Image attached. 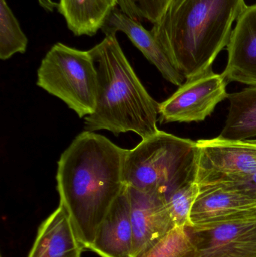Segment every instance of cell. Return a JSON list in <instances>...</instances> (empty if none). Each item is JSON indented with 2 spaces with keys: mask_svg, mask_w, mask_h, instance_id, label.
<instances>
[{
  "mask_svg": "<svg viewBox=\"0 0 256 257\" xmlns=\"http://www.w3.org/2000/svg\"><path fill=\"white\" fill-rule=\"evenodd\" d=\"M127 149L94 132H82L57 163L60 203L70 217L78 239L90 248L96 232L125 187Z\"/></svg>",
  "mask_w": 256,
  "mask_h": 257,
  "instance_id": "obj_1",
  "label": "cell"
},
{
  "mask_svg": "<svg viewBox=\"0 0 256 257\" xmlns=\"http://www.w3.org/2000/svg\"><path fill=\"white\" fill-rule=\"evenodd\" d=\"M245 0H173L152 34L186 80L212 70L228 46Z\"/></svg>",
  "mask_w": 256,
  "mask_h": 257,
  "instance_id": "obj_2",
  "label": "cell"
},
{
  "mask_svg": "<svg viewBox=\"0 0 256 257\" xmlns=\"http://www.w3.org/2000/svg\"><path fill=\"white\" fill-rule=\"evenodd\" d=\"M117 33H106L90 50L98 73L94 112L84 117L87 131L133 132L146 139L159 131V103L149 94L125 55Z\"/></svg>",
  "mask_w": 256,
  "mask_h": 257,
  "instance_id": "obj_3",
  "label": "cell"
},
{
  "mask_svg": "<svg viewBox=\"0 0 256 257\" xmlns=\"http://www.w3.org/2000/svg\"><path fill=\"white\" fill-rule=\"evenodd\" d=\"M199 148L197 142L159 130L128 150L125 185L167 198L184 184L197 181Z\"/></svg>",
  "mask_w": 256,
  "mask_h": 257,
  "instance_id": "obj_4",
  "label": "cell"
},
{
  "mask_svg": "<svg viewBox=\"0 0 256 257\" xmlns=\"http://www.w3.org/2000/svg\"><path fill=\"white\" fill-rule=\"evenodd\" d=\"M36 84L63 101L80 118L94 112L98 73L90 50L81 51L57 42L42 59Z\"/></svg>",
  "mask_w": 256,
  "mask_h": 257,
  "instance_id": "obj_5",
  "label": "cell"
},
{
  "mask_svg": "<svg viewBox=\"0 0 256 257\" xmlns=\"http://www.w3.org/2000/svg\"><path fill=\"white\" fill-rule=\"evenodd\" d=\"M197 183L200 187L230 182L256 170V142L199 139Z\"/></svg>",
  "mask_w": 256,
  "mask_h": 257,
  "instance_id": "obj_6",
  "label": "cell"
},
{
  "mask_svg": "<svg viewBox=\"0 0 256 257\" xmlns=\"http://www.w3.org/2000/svg\"><path fill=\"white\" fill-rule=\"evenodd\" d=\"M228 82L222 74L213 70L186 80L167 100L159 104L162 123L204 121L218 104L228 99Z\"/></svg>",
  "mask_w": 256,
  "mask_h": 257,
  "instance_id": "obj_7",
  "label": "cell"
},
{
  "mask_svg": "<svg viewBox=\"0 0 256 257\" xmlns=\"http://www.w3.org/2000/svg\"><path fill=\"white\" fill-rule=\"evenodd\" d=\"M252 220H256V199L217 184L200 187L190 214L193 228Z\"/></svg>",
  "mask_w": 256,
  "mask_h": 257,
  "instance_id": "obj_8",
  "label": "cell"
},
{
  "mask_svg": "<svg viewBox=\"0 0 256 257\" xmlns=\"http://www.w3.org/2000/svg\"><path fill=\"white\" fill-rule=\"evenodd\" d=\"M187 229L195 257H256V220Z\"/></svg>",
  "mask_w": 256,
  "mask_h": 257,
  "instance_id": "obj_9",
  "label": "cell"
},
{
  "mask_svg": "<svg viewBox=\"0 0 256 257\" xmlns=\"http://www.w3.org/2000/svg\"><path fill=\"white\" fill-rule=\"evenodd\" d=\"M133 229L132 257L175 227L166 201L160 195L128 187Z\"/></svg>",
  "mask_w": 256,
  "mask_h": 257,
  "instance_id": "obj_10",
  "label": "cell"
},
{
  "mask_svg": "<svg viewBox=\"0 0 256 257\" xmlns=\"http://www.w3.org/2000/svg\"><path fill=\"white\" fill-rule=\"evenodd\" d=\"M227 51L228 63L222 73L227 82L256 86V4L247 6L236 21Z\"/></svg>",
  "mask_w": 256,
  "mask_h": 257,
  "instance_id": "obj_11",
  "label": "cell"
},
{
  "mask_svg": "<svg viewBox=\"0 0 256 257\" xmlns=\"http://www.w3.org/2000/svg\"><path fill=\"white\" fill-rule=\"evenodd\" d=\"M102 31L104 33H117L119 31L125 33L147 60L156 66L165 80L177 87L184 84V75L176 67L151 32L120 9L116 8L113 11Z\"/></svg>",
  "mask_w": 256,
  "mask_h": 257,
  "instance_id": "obj_12",
  "label": "cell"
},
{
  "mask_svg": "<svg viewBox=\"0 0 256 257\" xmlns=\"http://www.w3.org/2000/svg\"><path fill=\"white\" fill-rule=\"evenodd\" d=\"M89 250L101 257H132L133 229L126 186L99 226Z\"/></svg>",
  "mask_w": 256,
  "mask_h": 257,
  "instance_id": "obj_13",
  "label": "cell"
},
{
  "mask_svg": "<svg viewBox=\"0 0 256 257\" xmlns=\"http://www.w3.org/2000/svg\"><path fill=\"white\" fill-rule=\"evenodd\" d=\"M84 249L67 211L60 203L39 226L28 257H81Z\"/></svg>",
  "mask_w": 256,
  "mask_h": 257,
  "instance_id": "obj_14",
  "label": "cell"
},
{
  "mask_svg": "<svg viewBox=\"0 0 256 257\" xmlns=\"http://www.w3.org/2000/svg\"><path fill=\"white\" fill-rule=\"evenodd\" d=\"M117 0H60L59 13L75 36H93L105 25Z\"/></svg>",
  "mask_w": 256,
  "mask_h": 257,
  "instance_id": "obj_15",
  "label": "cell"
},
{
  "mask_svg": "<svg viewBox=\"0 0 256 257\" xmlns=\"http://www.w3.org/2000/svg\"><path fill=\"white\" fill-rule=\"evenodd\" d=\"M228 117L219 137L232 141L256 136V86L228 95Z\"/></svg>",
  "mask_w": 256,
  "mask_h": 257,
  "instance_id": "obj_16",
  "label": "cell"
},
{
  "mask_svg": "<svg viewBox=\"0 0 256 257\" xmlns=\"http://www.w3.org/2000/svg\"><path fill=\"white\" fill-rule=\"evenodd\" d=\"M196 250L186 227L175 226L133 257H195Z\"/></svg>",
  "mask_w": 256,
  "mask_h": 257,
  "instance_id": "obj_17",
  "label": "cell"
},
{
  "mask_svg": "<svg viewBox=\"0 0 256 257\" xmlns=\"http://www.w3.org/2000/svg\"><path fill=\"white\" fill-rule=\"evenodd\" d=\"M28 39L6 0H0V59L6 60L27 51Z\"/></svg>",
  "mask_w": 256,
  "mask_h": 257,
  "instance_id": "obj_18",
  "label": "cell"
},
{
  "mask_svg": "<svg viewBox=\"0 0 256 257\" xmlns=\"http://www.w3.org/2000/svg\"><path fill=\"white\" fill-rule=\"evenodd\" d=\"M199 192L200 187L197 181H191L174 190L167 198V206L176 226H192L191 211Z\"/></svg>",
  "mask_w": 256,
  "mask_h": 257,
  "instance_id": "obj_19",
  "label": "cell"
},
{
  "mask_svg": "<svg viewBox=\"0 0 256 257\" xmlns=\"http://www.w3.org/2000/svg\"><path fill=\"white\" fill-rule=\"evenodd\" d=\"M173 0H117L119 7L130 18L155 24L168 10Z\"/></svg>",
  "mask_w": 256,
  "mask_h": 257,
  "instance_id": "obj_20",
  "label": "cell"
},
{
  "mask_svg": "<svg viewBox=\"0 0 256 257\" xmlns=\"http://www.w3.org/2000/svg\"><path fill=\"white\" fill-rule=\"evenodd\" d=\"M213 185V184H212ZM226 190L236 192L248 197L256 199V170L230 182L218 184Z\"/></svg>",
  "mask_w": 256,
  "mask_h": 257,
  "instance_id": "obj_21",
  "label": "cell"
},
{
  "mask_svg": "<svg viewBox=\"0 0 256 257\" xmlns=\"http://www.w3.org/2000/svg\"><path fill=\"white\" fill-rule=\"evenodd\" d=\"M39 6L48 12H53L58 7V3L54 0H37Z\"/></svg>",
  "mask_w": 256,
  "mask_h": 257,
  "instance_id": "obj_22",
  "label": "cell"
}]
</instances>
